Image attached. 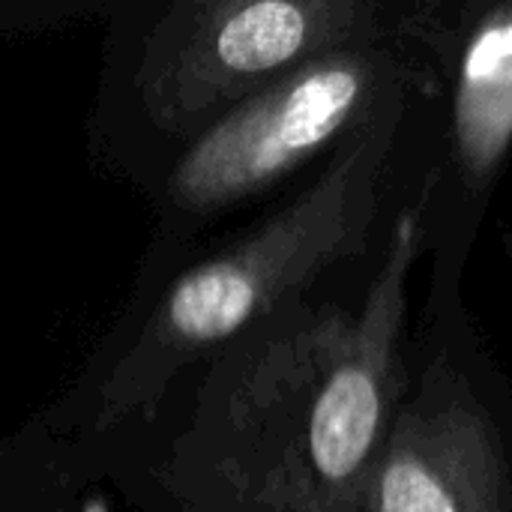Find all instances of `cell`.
<instances>
[{
	"mask_svg": "<svg viewBox=\"0 0 512 512\" xmlns=\"http://www.w3.org/2000/svg\"><path fill=\"white\" fill-rule=\"evenodd\" d=\"M414 192L372 270L222 348L204 393V512H363L405 384Z\"/></svg>",
	"mask_w": 512,
	"mask_h": 512,
	"instance_id": "6da1fadb",
	"label": "cell"
},
{
	"mask_svg": "<svg viewBox=\"0 0 512 512\" xmlns=\"http://www.w3.org/2000/svg\"><path fill=\"white\" fill-rule=\"evenodd\" d=\"M432 96L435 90L372 120L279 210L177 276L102 378L90 432L150 417L192 360L228 348L285 306L372 270L417 189Z\"/></svg>",
	"mask_w": 512,
	"mask_h": 512,
	"instance_id": "7a4b0ae2",
	"label": "cell"
},
{
	"mask_svg": "<svg viewBox=\"0 0 512 512\" xmlns=\"http://www.w3.org/2000/svg\"><path fill=\"white\" fill-rule=\"evenodd\" d=\"M435 63L408 0L402 30L324 54L204 126L177 159L168 204L210 219L318 168L390 108L435 90Z\"/></svg>",
	"mask_w": 512,
	"mask_h": 512,
	"instance_id": "3957f363",
	"label": "cell"
},
{
	"mask_svg": "<svg viewBox=\"0 0 512 512\" xmlns=\"http://www.w3.org/2000/svg\"><path fill=\"white\" fill-rule=\"evenodd\" d=\"M363 512H512V381L465 294L423 300Z\"/></svg>",
	"mask_w": 512,
	"mask_h": 512,
	"instance_id": "277c9868",
	"label": "cell"
},
{
	"mask_svg": "<svg viewBox=\"0 0 512 512\" xmlns=\"http://www.w3.org/2000/svg\"><path fill=\"white\" fill-rule=\"evenodd\" d=\"M414 24L438 78L414 189L426 297H459L512 168V0H414Z\"/></svg>",
	"mask_w": 512,
	"mask_h": 512,
	"instance_id": "5b68a950",
	"label": "cell"
},
{
	"mask_svg": "<svg viewBox=\"0 0 512 512\" xmlns=\"http://www.w3.org/2000/svg\"><path fill=\"white\" fill-rule=\"evenodd\" d=\"M405 9L408 0L177 3L138 72L144 108L168 132H201L297 66L399 33Z\"/></svg>",
	"mask_w": 512,
	"mask_h": 512,
	"instance_id": "8992f818",
	"label": "cell"
},
{
	"mask_svg": "<svg viewBox=\"0 0 512 512\" xmlns=\"http://www.w3.org/2000/svg\"><path fill=\"white\" fill-rule=\"evenodd\" d=\"M504 252H507V261H510V270H512V219H510V225L504 228Z\"/></svg>",
	"mask_w": 512,
	"mask_h": 512,
	"instance_id": "52a82bcc",
	"label": "cell"
}]
</instances>
